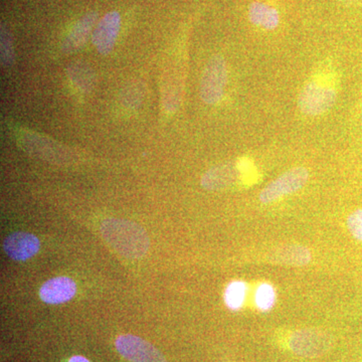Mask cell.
Masks as SVG:
<instances>
[{
	"mask_svg": "<svg viewBox=\"0 0 362 362\" xmlns=\"http://www.w3.org/2000/svg\"><path fill=\"white\" fill-rule=\"evenodd\" d=\"M40 240L30 233H11L4 242V250L9 258L14 261H26L39 252Z\"/></svg>",
	"mask_w": 362,
	"mask_h": 362,
	"instance_id": "52a82bcc",
	"label": "cell"
},
{
	"mask_svg": "<svg viewBox=\"0 0 362 362\" xmlns=\"http://www.w3.org/2000/svg\"><path fill=\"white\" fill-rule=\"evenodd\" d=\"M327 337L319 331H298L290 339V349L302 356H319L327 349Z\"/></svg>",
	"mask_w": 362,
	"mask_h": 362,
	"instance_id": "9c48e42d",
	"label": "cell"
},
{
	"mask_svg": "<svg viewBox=\"0 0 362 362\" xmlns=\"http://www.w3.org/2000/svg\"><path fill=\"white\" fill-rule=\"evenodd\" d=\"M0 52H1L2 65H11L14 59L13 39H11V33L4 23L1 25V32H0Z\"/></svg>",
	"mask_w": 362,
	"mask_h": 362,
	"instance_id": "e0dca14e",
	"label": "cell"
},
{
	"mask_svg": "<svg viewBox=\"0 0 362 362\" xmlns=\"http://www.w3.org/2000/svg\"><path fill=\"white\" fill-rule=\"evenodd\" d=\"M309 173L305 168H295L272 181L259 194L262 204H271L281 197L295 194L306 185Z\"/></svg>",
	"mask_w": 362,
	"mask_h": 362,
	"instance_id": "277c9868",
	"label": "cell"
},
{
	"mask_svg": "<svg viewBox=\"0 0 362 362\" xmlns=\"http://www.w3.org/2000/svg\"><path fill=\"white\" fill-rule=\"evenodd\" d=\"M77 293V285L68 277L52 278L40 290V297L45 303L62 304L70 301Z\"/></svg>",
	"mask_w": 362,
	"mask_h": 362,
	"instance_id": "30bf717a",
	"label": "cell"
},
{
	"mask_svg": "<svg viewBox=\"0 0 362 362\" xmlns=\"http://www.w3.org/2000/svg\"><path fill=\"white\" fill-rule=\"evenodd\" d=\"M121 16L117 11H111L99 21L93 33V44L98 52L103 56L110 54L115 45L119 30H120Z\"/></svg>",
	"mask_w": 362,
	"mask_h": 362,
	"instance_id": "8992f818",
	"label": "cell"
},
{
	"mask_svg": "<svg viewBox=\"0 0 362 362\" xmlns=\"http://www.w3.org/2000/svg\"><path fill=\"white\" fill-rule=\"evenodd\" d=\"M115 345L119 354L131 362H168L153 345L134 335H121Z\"/></svg>",
	"mask_w": 362,
	"mask_h": 362,
	"instance_id": "5b68a950",
	"label": "cell"
},
{
	"mask_svg": "<svg viewBox=\"0 0 362 362\" xmlns=\"http://www.w3.org/2000/svg\"><path fill=\"white\" fill-rule=\"evenodd\" d=\"M249 18L252 23L267 30H273L280 23L277 9L262 2H254L250 6Z\"/></svg>",
	"mask_w": 362,
	"mask_h": 362,
	"instance_id": "4fadbf2b",
	"label": "cell"
},
{
	"mask_svg": "<svg viewBox=\"0 0 362 362\" xmlns=\"http://www.w3.org/2000/svg\"><path fill=\"white\" fill-rule=\"evenodd\" d=\"M96 20L97 13L92 11V13H86L75 23L62 44V49L65 54L75 52L84 45Z\"/></svg>",
	"mask_w": 362,
	"mask_h": 362,
	"instance_id": "8fae6325",
	"label": "cell"
},
{
	"mask_svg": "<svg viewBox=\"0 0 362 362\" xmlns=\"http://www.w3.org/2000/svg\"><path fill=\"white\" fill-rule=\"evenodd\" d=\"M346 225L352 237L362 243V209H356L349 214Z\"/></svg>",
	"mask_w": 362,
	"mask_h": 362,
	"instance_id": "d6986e66",
	"label": "cell"
},
{
	"mask_svg": "<svg viewBox=\"0 0 362 362\" xmlns=\"http://www.w3.org/2000/svg\"><path fill=\"white\" fill-rule=\"evenodd\" d=\"M100 230L109 246L125 258H142L148 252V235L137 223L121 218H108L102 223Z\"/></svg>",
	"mask_w": 362,
	"mask_h": 362,
	"instance_id": "6da1fadb",
	"label": "cell"
},
{
	"mask_svg": "<svg viewBox=\"0 0 362 362\" xmlns=\"http://www.w3.org/2000/svg\"><path fill=\"white\" fill-rule=\"evenodd\" d=\"M240 170L232 162L214 166L202 175L201 185L209 192H218L232 187L239 180Z\"/></svg>",
	"mask_w": 362,
	"mask_h": 362,
	"instance_id": "ba28073f",
	"label": "cell"
},
{
	"mask_svg": "<svg viewBox=\"0 0 362 362\" xmlns=\"http://www.w3.org/2000/svg\"><path fill=\"white\" fill-rule=\"evenodd\" d=\"M69 362H90V361H88L87 358H85V357H83L81 356H77L71 357V358L70 359V361H69Z\"/></svg>",
	"mask_w": 362,
	"mask_h": 362,
	"instance_id": "ffe728a7",
	"label": "cell"
},
{
	"mask_svg": "<svg viewBox=\"0 0 362 362\" xmlns=\"http://www.w3.org/2000/svg\"><path fill=\"white\" fill-rule=\"evenodd\" d=\"M275 288L269 283H262L255 293V304L259 310L270 311L276 304Z\"/></svg>",
	"mask_w": 362,
	"mask_h": 362,
	"instance_id": "2e32d148",
	"label": "cell"
},
{
	"mask_svg": "<svg viewBox=\"0 0 362 362\" xmlns=\"http://www.w3.org/2000/svg\"><path fill=\"white\" fill-rule=\"evenodd\" d=\"M68 76L71 82L82 92H89L94 86V73L89 66L83 64L71 65L68 70Z\"/></svg>",
	"mask_w": 362,
	"mask_h": 362,
	"instance_id": "9a60e30c",
	"label": "cell"
},
{
	"mask_svg": "<svg viewBox=\"0 0 362 362\" xmlns=\"http://www.w3.org/2000/svg\"><path fill=\"white\" fill-rule=\"evenodd\" d=\"M272 262L287 266H305L310 263L312 254L308 247L300 245H284L271 252Z\"/></svg>",
	"mask_w": 362,
	"mask_h": 362,
	"instance_id": "7c38bea8",
	"label": "cell"
},
{
	"mask_svg": "<svg viewBox=\"0 0 362 362\" xmlns=\"http://www.w3.org/2000/svg\"><path fill=\"white\" fill-rule=\"evenodd\" d=\"M143 97V89L139 86L132 85L125 88L121 95V102L127 108H137L141 103Z\"/></svg>",
	"mask_w": 362,
	"mask_h": 362,
	"instance_id": "ac0fdd59",
	"label": "cell"
},
{
	"mask_svg": "<svg viewBox=\"0 0 362 362\" xmlns=\"http://www.w3.org/2000/svg\"><path fill=\"white\" fill-rule=\"evenodd\" d=\"M337 99V90L332 86L310 81L300 93L298 106L306 115L319 116L330 110Z\"/></svg>",
	"mask_w": 362,
	"mask_h": 362,
	"instance_id": "7a4b0ae2",
	"label": "cell"
},
{
	"mask_svg": "<svg viewBox=\"0 0 362 362\" xmlns=\"http://www.w3.org/2000/svg\"><path fill=\"white\" fill-rule=\"evenodd\" d=\"M339 1L345 2V4H361L362 0H339Z\"/></svg>",
	"mask_w": 362,
	"mask_h": 362,
	"instance_id": "44dd1931",
	"label": "cell"
},
{
	"mask_svg": "<svg viewBox=\"0 0 362 362\" xmlns=\"http://www.w3.org/2000/svg\"><path fill=\"white\" fill-rule=\"evenodd\" d=\"M228 81V70L225 59L214 56L209 59L202 74L201 81V98L207 105L218 103L225 94Z\"/></svg>",
	"mask_w": 362,
	"mask_h": 362,
	"instance_id": "3957f363",
	"label": "cell"
},
{
	"mask_svg": "<svg viewBox=\"0 0 362 362\" xmlns=\"http://www.w3.org/2000/svg\"><path fill=\"white\" fill-rule=\"evenodd\" d=\"M247 294L246 283L243 281H233L226 286L225 294H223L226 307L233 311L240 310L246 301Z\"/></svg>",
	"mask_w": 362,
	"mask_h": 362,
	"instance_id": "5bb4252c",
	"label": "cell"
}]
</instances>
